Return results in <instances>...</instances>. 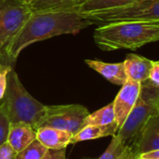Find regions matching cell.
<instances>
[{"instance_id": "cell-1", "label": "cell", "mask_w": 159, "mask_h": 159, "mask_svg": "<svg viewBox=\"0 0 159 159\" xmlns=\"http://www.w3.org/2000/svg\"><path fill=\"white\" fill-rule=\"evenodd\" d=\"M93 23L77 11H50L32 12L5 49L8 62H15L27 46L51 38L78 34Z\"/></svg>"}, {"instance_id": "cell-2", "label": "cell", "mask_w": 159, "mask_h": 159, "mask_svg": "<svg viewBox=\"0 0 159 159\" xmlns=\"http://www.w3.org/2000/svg\"><path fill=\"white\" fill-rule=\"evenodd\" d=\"M96 44L103 51L137 50L159 40V23L116 22L101 25L95 30Z\"/></svg>"}, {"instance_id": "cell-3", "label": "cell", "mask_w": 159, "mask_h": 159, "mask_svg": "<svg viewBox=\"0 0 159 159\" xmlns=\"http://www.w3.org/2000/svg\"><path fill=\"white\" fill-rule=\"evenodd\" d=\"M159 112V87L149 80L142 82L139 98L116 136L127 146L134 147L151 117Z\"/></svg>"}, {"instance_id": "cell-4", "label": "cell", "mask_w": 159, "mask_h": 159, "mask_svg": "<svg viewBox=\"0 0 159 159\" xmlns=\"http://www.w3.org/2000/svg\"><path fill=\"white\" fill-rule=\"evenodd\" d=\"M3 101L11 124L25 123L36 129L45 113L46 106L35 99L22 84L18 74L11 68L8 74L7 89Z\"/></svg>"}, {"instance_id": "cell-5", "label": "cell", "mask_w": 159, "mask_h": 159, "mask_svg": "<svg viewBox=\"0 0 159 159\" xmlns=\"http://www.w3.org/2000/svg\"><path fill=\"white\" fill-rule=\"evenodd\" d=\"M93 25L116 22L159 23V0H140L136 3L106 11L83 14Z\"/></svg>"}, {"instance_id": "cell-6", "label": "cell", "mask_w": 159, "mask_h": 159, "mask_svg": "<svg viewBox=\"0 0 159 159\" xmlns=\"http://www.w3.org/2000/svg\"><path fill=\"white\" fill-rule=\"evenodd\" d=\"M32 14L28 4L22 0H0V60L5 49Z\"/></svg>"}, {"instance_id": "cell-7", "label": "cell", "mask_w": 159, "mask_h": 159, "mask_svg": "<svg viewBox=\"0 0 159 159\" xmlns=\"http://www.w3.org/2000/svg\"><path fill=\"white\" fill-rule=\"evenodd\" d=\"M88 110L79 104L46 106L45 113L37 125V128L50 126L68 131L73 135L84 127Z\"/></svg>"}, {"instance_id": "cell-8", "label": "cell", "mask_w": 159, "mask_h": 159, "mask_svg": "<svg viewBox=\"0 0 159 159\" xmlns=\"http://www.w3.org/2000/svg\"><path fill=\"white\" fill-rule=\"evenodd\" d=\"M140 84L141 83L127 79V81L122 85L121 90L112 102L115 114V123L118 129L122 126L128 113L134 107L139 95Z\"/></svg>"}, {"instance_id": "cell-9", "label": "cell", "mask_w": 159, "mask_h": 159, "mask_svg": "<svg viewBox=\"0 0 159 159\" xmlns=\"http://www.w3.org/2000/svg\"><path fill=\"white\" fill-rule=\"evenodd\" d=\"M156 149H159V112L150 118L133 147L138 155Z\"/></svg>"}, {"instance_id": "cell-10", "label": "cell", "mask_w": 159, "mask_h": 159, "mask_svg": "<svg viewBox=\"0 0 159 159\" xmlns=\"http://www.w3.org/2000/svg\"><path fill=\"white\" fill-rule=\"evenodd\" d=\"M37 139L49 150L66 149L68 144H71L73 134L50 126H42L36 129Z\"/></svg>"}, {"instance_id": "cell-11", "label": "cell", "mask_w": 159, "mask_h": 159, "mask_svg": "<svg viewBox=\"0 0 159 159\" xmlns=\"http://www.w3.org/2000/svg\"><path fill=\"white\" fill-rule=\"evenodd\" d=\"M85 64L95 71L98 72L113 84L123 85L127 81L124 63H105L99 60H85Z\"/></svg>"}, {"instance_id": "cell-12", "label": "cell", "mask_w": 159, "mask_h": 159, "mask_svg": "<svg viewBox=\"0 0 159 159\" xmlns=\"http://www.w3.org/2000/svg\"><path fill=\"white\" fill-rule=\"evenodd\" d=\"M123 63L125 66V73L127 75V79L138 83H142L149 79L153 61L131 53L125 57Z\"/></svg>"}, {"instance_id": "cell-13", "label": "cell", "mask_w": 159, "mask_h": 159, "mask_svg": "<svg viewBox=\"0 0 159 159\" xmlns=\"http://www.w3.org/2000/svg\"><path fill=\"white\" fill-rule=\"evenodd\" d=\"M35 139H37V132L30 125L25 123L11 124L8 143L16 153L25 149Z\"/></svg>"}, {"instance_id": "cell-14", "label": "cell", "mask_w": 159, "mask_h": 159, "mask_svg": "<svg viewBox=\"0 0 159 159\" xmlns=\"http://www.w3.org/2000/svg\"><path fill=\"white\" fill-rule=\"evenodd\" d=\"M118 130L116 123L106 125H88L82 127L76 134L73 135L71 139V143H77L80 141H85L90 139H96L103 137L113 136Z\"/></svg>"}, {"instance_id": "cell-15", "label": "cell", "mask_w": 159, "mask_h": 159, "mask_svg": "<svg viewBox=\"0 0 159 159\" xmlns=\"http://www.w3.org/2000/svg\"><path fill=\"white\" fill-rule=\"evenodd\" d=\"M84 0H36L28 4L32 12L50 11H77Z\"/></svg>"}, {"instance_id": "cell-16", "label": "cell", "mask_w": 159, "mask_h": 159, "mask_svg": "<svg viewBox=\"0 0 159 159\" xmlns=\"http://www.w3.org/2000/svg\"><path fill=\"white\" fill-rule=\"evenodd\" d=\"M138 1H140V0H84L77 8V11L84 14L94 11L121 8Z\"/></svg>"}, {"instance_id": "cell-17", "label": "cell", "mask_w": 159, "mask_h": 159, "mask_svg": "<svg viewBox=\"0 0 159 159\" xmlns=\"http://www.w3.org/2000/svg\"><path fill=\"white\" fill-rule=\"evenodd\" d=\"M137 157L138 154L132 147L125 145L116 135H113L110 145L99 159H134Z\"/></svg>"}, {"instance_id": "cell-18", "label": "cell", "mask_w": 159, "mask_h": 159, "mask_svg": "<svg viewBox=\"0 0 159 159\" xmlns=\"http://www.w3.org/2000/svg\"><path fill=\"white\" fill-rule=\"evenodd\" d=\"M115 123V114L113 110V103H110L100 110L89 113L84 120V125H106Z\"/></svg>"}, {"instance_id": "cell-19", "label": "cell", "mask_w": 159, "mask_h": 159, "mask_svg": "<svg viewBox=\"0 0 159 159\" xmlns=\"http://www.w3.org/2000/svg\"><path fill=\"white\" fill-rule=\"evenodd\" d=\"M49 151L38 139H35L25 149L15 154L14 159H42Z\"/></svg>"}, {"instance_id": "cell-20", "label": "cell", "mask_w": 159, "mask_h": 159, "mask_svg": "<svg viewBox=\"0 0 159 159\" xmlns=\"http://www.w3.org/2000/svg\"><path fill=\"white\" fill-rule=\"evenodd\" d=\"M11 129V121L5 102L0 103V145L8 142L9 133Z\"/></svg>"}, {"instance_id": "cell-21", "label": "cell", "mask_w": 159, "mask_h": 159, "mask_svg": "<svg viewBox=\"0 0 159 159\" xmlns=\"http://www.w3.org/2000/svg\"><path fill=\"white\" fill-rule=\"evenodd\" d=\"M12 67L9 64L0 63V103L2 102L5 97L8 82V74Z\"/></svg>"}, {"instance_id": "cell-22", "label": "cell", "mask_w": 159, "mask_h": 159, "mask_svg": "<svg viewBox=\"0 0 159 159\" xmlns=\"http://www.w3.org/2000/svg\"><path fill=\"white\" fill-rule=\"evenodd\" d=\"M15 154V151L8 142L0 145V159H14Z\"/></svg>"}, {"instance_id": "cell-23", "label": "cell", "mask_w": 159, "mask_h": 159, "mask_svg": "<svg viewBox=\"0 0 159 159\" xmlns=\"http://www.w3.org/2000/svg\"><path fill=\"white\" fill-rule=\"evenodd\" d=\"M148 80L152 84L159 87V61H153Z\"/></svg>"}, {"instance_id": "cell-24", "label": "cell", "mask_w": 159, "mask_h": 159, "mask_svg": "<svg viewBox=\"0 0 159 159\" xmlns=\"http://www.w3.org/2000/svg\"><path fill=\"white\" fill-rule=\"evenodd\" d=\"M42 159H66V149L49 150Z\"/></svg>"}, {"instance_id": "cell-25", "label": "cell", "mask_w": 159, "mask_h": 159, "mask_svg": "<svg viewBox=\"0 0 159 159\" xmlns=\"http://www.w3.org/2000/svg\"><path fill=\"white\" fill-rule=\"evenodd\" d=\"M137 159H159V149L141 152L138 155Z\"/></svg>"}, {"instance_id": "cell-26", "label": "cell", "mask_w": 159, "mask_h": 159, "mask_svg": "<svg viewBox=\"0 0 159 159\" xmlns=\"http://www.w3.org/2000/svg\"><path fill=\"white\" fill-rule=\"evenodd\" d=\"M22 1H24V2H25V3H26V4H30V3H32V2L36 1V0H22Z\"/></svg>"}, {"instance_id": "cell-27", "label": "cell", "mask_w": 159, "mask_h": 159, "mask_svg": "<svg viewBox=\"0 0 159 159\" xmlns=\"http://www.w3.org/2000/svg\"><path fill=\"white\" fill-rule=\"evenodd\" d=\"M134 159H137V158H134Z\"/></svg>"}]
</instances>
